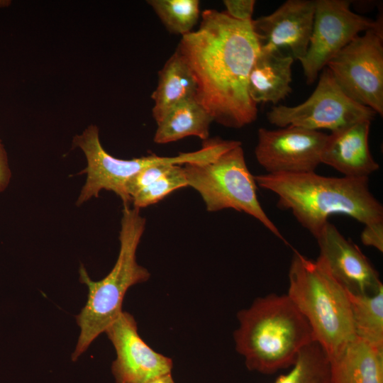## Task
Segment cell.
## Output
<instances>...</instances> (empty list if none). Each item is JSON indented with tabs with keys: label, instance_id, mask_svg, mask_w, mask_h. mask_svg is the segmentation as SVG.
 <instances>
[{
	"label": "cell",
	"instance_id": "obj_12",
	"mask_svg": "<svg viewBox=\"0 0 383 383\" xmlns=\"http://www.w3.org/2000/svg\"><path fill=\"white\" fill-rule=\"evenodd\" d=\"M105 333L116 353L111 365L116 383H148L171 372L172 359L155 351L141 338L131 313L122 311Z\"/></svg>",
	"mask_w": 383,
	"mask_h": 383
},
{
	"label": "cell",
	"instance_id": "obj_16",
	"mask_svg": "<svg viewBox=\"0 0 383 383\" xmlns=\"http://www.w3.org/2000/svg\"><path fill=\"white\" fill-rule=\"evenodd\" d=\"M293 57L282 50H261L248 77V93L255 103L277 104L291 92Z\"/></svg>",
	"mask_w": 383,
	"mask_h": 383
},
{
	"label": "cell",
	"instance_id": "obj_25",
	"mask_svg": "<svg viewBox=\"0 0 383 383\" xmlns=\"http://www.w3.org/2000/svg\"><path fill=\"white\" fill-rule=\"evenodd\" d=\"M362 243L383 252V220L365 225L361 235Z\"/></svg>",
	"mask_w": 383,
	"mask_h": 383
},
{
	"label": "cell",
	"instance_id": "obj_28",
	"mask_svg": "<svg viewBox=\"0 0 383 383\" xmlns=\"http://www.w3.org/2000/svg\"><path fill=\"white\" fill-rule=\"evenodd\" d=\"M9 3V1L0 0V7L7 6Z\"/></svg>",
	"mask_w": 383,
	"mask_h": 383
},
{
	"label": "cell",
	"instance_id": "obj_19",
	"mask_svg": "<svg viewBox=\"0 0 383 383\" xmlns=\"http://www.w3.org/2000/svg\"><path fill=\"white\" fill-rule=\"evenodd\" d=\"M213 119L195 98L184 100L172 108L158 122L154 142L165 144L189 136L203 141L209 138Z\"/></svg>",
	"mask_w": 383,
	"mask_h": 383
},
{
	"label": "cell",
	"instance_id": "obj_6",
	"mask_svg": "<svg viewBox=\"0 0 383 383\" xmlns=\"http://www.w3.org/2000/svg\"><path fill=\"white\" fill-rule=\"evenodd\" d=\"M183 167L188 186L199 193L207 211L233 209L243 211L285 242L260 204L255 177L248 168L241 144L213 161L185 164Z\"/></svg>",
	"mask_w": 383,
	"mask_h": 383
},
{
	"label": "cell",
	"instance_id": "obj_2",
	"mask_svg": "<svg viewBox=\"0 0 383 383\" xmlns=\"http://www.w3.org/2000/svg\"><path fill=\"white\" fill-rule=\"evenodd\" d=\"M254 177L257 185L277 194L278 206L290 210L314 238L331 215H346L365 225L383 220V206L371 193L368 177H331L315 172Z\"/></svg>",
	"mask_w": 383,
	"mask_h": 383
},
{
	"label": "cell",
	"instance_id": "obj_26",
	"mask_svg": "<svg viewBox=\"0 0 383 383\" xmlns=\"http://www.w3.org/2000/svg\"><path fill=\"white\" fill-rule=\"evenodd\" d=\"M11 177L8 155L0 139V193L8 187Z\"/></svg>",
	"mask_w": 383,
	"mask_h": 383
},
{
	"label": "cell",
	"instance_id": "obj_21",
	"mask_svg": "<svg viewBox=\"0 0 383 383\" xmlns=\"http://www.w3.org/2000/svg\"><path fill=\"white\" fill-rule=\"evenodd\" d=\"M273 383H331L328 358L314 341L301 350L290 370Z\"/></svg>",
	"mask_w": 383,
	"mask_h": 383
},
{
	"label": "cell",
	"instance_id": "obj_11",
	"mask_svg": "<svg viewBox=\"0 0 383 383\" xmlns=\"http://www.w3.org/2000/svg\"><path fill=\"white\" fill-rule=\"evenodd\" d=\"M327 134L288 126L277 130L260 128L255 155L269 174L314 172Z\"/></svg>",
	"mask_w": 383,
	"mask_h": 383
},
{
	"label": "cell",
	"instance_id": "obj_22",
	"mask_svg": "<svg viewBox=\"0 0 383 383\" xmlns=\"http://www.w3.org/2000/svg\"><path fill=\"white\" fill-rule=\"evenodd\" d=\"M167 30L172 33L187 35L192 31L200 16L199 0H149Z\"/></svg>",
	"mask_w": 383,
	"mask_h": 383
},
{
	"label": "cell",
	"instance_id": "obj_18",
	"mask_svg": "<svg viewBox=\"0 0 383 383\" xmlns=\"http://www.w3.org/2000/svg\"><path fill=\"white\" fill-rule=\"evenodd\" d=\"M196 90L192 71L175 50L158 72L157 85L151 95L152 114L156 123L179 103L194 98Z\"/></svg>",
	"mask_w": 383,
	"mask_h": 383
},
{
	"label": "cell",
	"instance_id": "obj_8",
	"mask_svg": "<svg viewBox=\"0 0 383 383\" xmlns=\"http://www.w3.org/2000/svg\"><path fill=\"white\" fill-rule=\"evenodd\" d=\"M376 113L348 96L326 68L311 95L294 106H274L267 112L269 122L279 128L288 126L313 131L342 128L360 121H372Z\"/></svg>",
	"mask_w": 383,
	"mask_h": 383
},
{
	"label": "cell",
	"instance_id": "obj_23",
	"mask_svg": "<svg viewBox=\"0 0 383 383\" xmlns=\"http://www.w3.org/2000/svg\"><path fill=\"white\" fill-rule=\"evenodd\" d=\"M188 187L184 167L172 165L164 174L132 196L134 207L144 208L157 203L174 191Z\"/></svg>",
	"mask_w": 383,
	"mask_h": 383
},
{
	"label": "cell",
	"instance_id": "obj_4",
	"mask_svg": "<svg viewBox=\"0 0 383 383\" xmlns=\"http://www.w3.org/2000/svg\"><path fill=\"white\" fill-rule=\"evenodd\" d=\"M146 220L136 207L123 206L119 235L120 250L110 272L99 281H93L84 266L79 267V281L87 286V303L76 316L80 333L72 355L75 361L91 343L121 313L128 289L150 278L148 270L136 260V251L145 228Z\"/></svg>",
	"mask_w": 383,
	"mask_h": 383
},
{
	"label": "cell",
	"instance_id": "obj_7",
	"mask_svg": "<svg viewBox=\"0 0 383 383\" xmlns=\"http://www.w3.org/2000/svg\"><path fill=\"white\" fill-rule=\"evenodd\" d=\"M74 148H80L85 155L87 165L81 173L87 174L76 204L80 206L93 197H98L103 189L114 192L123 201V206H130L131 198L127 192L129 181L143 169L156 165H185L206 163L213 158V151L208 145L194 152H181L173 157L156 155L122 160L109 155L102 147L99 128L90 125L82 134L73 138Z\"/></svg>",
	"mask_w": 383,
	"mask_h": 383
},
{
	"label": "cell",
	"instance_id": "obj_20",
	"mask_svg": "<svg viewBox=\"0 0 383 383\" xmlns=\"http://www.w3.org/2000/svg\"><path fill=\"white\" fill-rule=\"evenodd\" d=\"M346 292L355 336L383 350V287L372 294Z\"/></svg>",
	"mask_w": 383,
	"mask_h": 383
},
{
	"label": "cell",
	"instance_id": "obj_13",
	"mask_svg": "<svg viewBox=\"0 0 383 383\" xmlns=\"http://www.w3.org/2000/svg\"><path fill=\"white\" fill-rule=\"evenodd\" d=\"M315 238L320 250L318 259L345 289L372 294L383 287L379 273L367 257L333 224L328 221Z\"/></svg>",
	"mask_w": 383,
	"mask_h": 383
},
{
	"label": "cell",
	"instance_id": "obj_15",
	"mask_svg": "<svg viewBox=\"0 0 383 383\" xmlns=\"http://www.w3.org/2000/svg\"><path fill=\"white\" fill-rule=\"evenodd\" d=\"M370 121H360L331 131L321 153V162L344 177H368L379 170L369 147Z\"/></svg>",
	"mask_w": 383,
	"mask_h": 383
},
{
	"label": "cell",
	"instance_id": "obj_14",
	"mask_svg": "<svg viewBox=\"0 0 383 383\" xmlns=\"http://www.w3.org/2000/svg\"><path fill=\"white\" fill-rule=\"evenodd\" d=\"M316 1L288 0L273 13L252 20L261 50L289 51L301 60L307 52L312 33Z\"/></svg>",
	"mask_w": 383,
	"mask_h": 383
},
{
	"label": "cell",
	"instance_id": "obj_24",
	"mask_svg": "<svg viewBox=\"0 0 383 383\" xmlns=\"http://www.w3.org/2000/svg\"><path fill=\"white\" fill-rule=\"evenodd\" d=\"M226 13L231 18L240 21H251L255 1L224 0Z\"/></svg>",
	"mask_w": 383,
	"mask_h": 383
},
{
	"label": "cell",
	"instance_id": "obj_27",
	"mask_svg": "<svg viewBox=\"0 0 383 383\" xmlns=\"http://www.w3.org/2000/svg\"><path fill=\"white\" fill-rule=\"evenodd\" d=\"M148 383H174L171 372L167 373L151 380Z\"/></svg>",
	"mask_w": 383,
	"mask_h": 383
},
{
	"label": "cell",
	"instance_id": "obj_1",
	"mask_svg": "<svg viewBox=\"0 0 383 383\" xmlns=\"http://www.w3.org/2000/svg\"><path fill=\"white\" fill-rule=\"evenodd\" d=\"M199 28L182 36L176 51L194 77L195 99L225 127L240 128L254 122L257 107L248 93V77L260 52L252 21L206 9Z\"/></svg>",
	"mask_w": 383,
	"mask_h": 383
},
{
	"label": "cell",
	"instance_id": "obj_5",
	"mask_svg": "<svg viewBox=\"0 0 383 383\" xmlns=\"http://www.w3.org/2000/svg\"><path fill=\"white\" fill-rule=\"evenodd\" d=\"M287 294L328 358L356 337L346 289L319 259L312 260L294 251Z\"/></svg>",
	"mask_w": 383,
	"mask_h": 383
},
{
	"label": "cell",
	"instance_id": "obj_10",
	"mask_svg": "<svg viewBox=\"0 0 383 383\" xmlns=\"http://www.w3.org/2000/svg\"><path fill=\"white\" fill-rule=\"evenodd\" d=\"M347 0H316L312 33L305 57L300 60L306 84H313L328 62L362 31L382 33V19L357 14Z\"/></svg>",
	"mask_w": 383,
	"mask_h": 383
},
{
	"label": "cell",
	"instance_id": "obj_17",
	"mask_svg": "<svg viewBox=\"0 0 383 383\" xmlns=\"http://www.w3.org/2000/svg\"><path fill=\"white\" fill-rule=\"evenodd\" d=\"M328 360L331 383H383V350L357 337Z\"/></svg>",
	"mask_w": 383,
	"mask_h": 383
},
{
	"label": "cell",
	"instance_id": "obj_3",
	"mask_svg": "<svg viewBox=\"0 0 383 383\" xmlns=\"http://www.w3.org/2000/svg\"><path fill=\"white\" fill-rule=\"evenodd\" d=\"M237 318L235 349L250 371L272 374L290 367L315 341L310 325L287 294L257 298Z\"/></svg>",
	"mask_w": 383,
	"mask_h": 383
},
{
	"label": "cell",
	"instance_id": "obj_9",
	"mask_svg": "<svg viewBox=\"0 0 383 383\" xmlns=\"http://www.w3.org/2000/svg\"><path fill=\"white\" fill-rule=\"evenodd\" d=\"M382 33L357 35L327 64L337 84L355 101L383 116Z\"/></svg>",
	"mask_w": 383,
	"mask_h": 383
}]
</instances>
